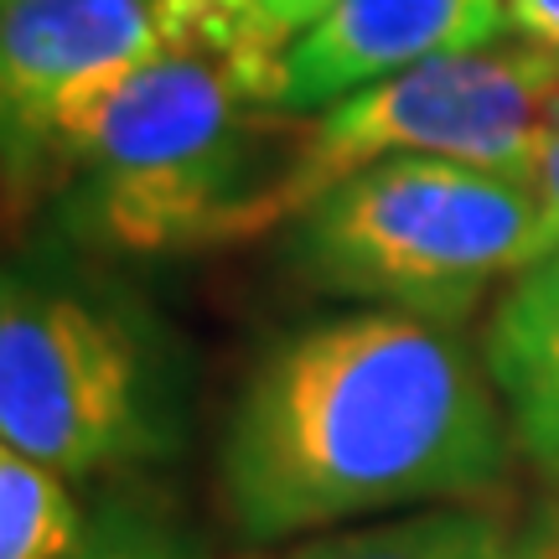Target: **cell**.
<instances>
[{"label":"cell","instance_id":"12","mask_svg":"<svg viewBox=\"0 0 559 559\" xmlns=\"http://www.w3.org/2000/svg\"><path fill=\"white\" fill-rule=\"evenodd\" d=\"M73 559H202V555L187 549L181 539H171V534H160V528H145V523H109V528H94Z\"/></svg>","mask_w":559,"mask_h":559},{"label":"cell","instance_id":"6","mask_svg":"<svg viewBox=\"0 0 559 559\" xmlns=\"http://www.w3.org/2000/svg\"><path fill=\"white\" fill-rule=\"evenodd\" d=\"M166 47L151 0H0L5 171L26 177L62 115Z\"/></svg>","mask_w":559,"mask_h":559},{"label":"cell","instance_id":"2","mask_svg":"<svg viewBox=\"0 0 559 559\" xmlns=\"http://www.w3.org/2000/svg\"><path fill=\"white\" fill-rule=\"evenodd\" d=\"M290 140L296 115L249 104L213 62L160 47L62 115L11 198L47 177L73 228L120 254L239 243Z\"/></svg>","mask_w":559,"mask_h":559},{"label":"cell","instance_id":"8","mask_svg":"<svg viewBox=\"0 0 559 559\" xmlns=\"http://www.w3.org/2000/svg\"><path fill=\"white\" fill-rule=\"evenodd\" d=\"M481 358L519 456L544 477H559V249L508 280L481 332Z\"/></svg>","mask_w":559,"mask_h":559},{"label":"cell","instance_id":"3","mask_svg":"<svg viewBox=\"0 0 559 559\" xmlns=\"http://www.w3.org/2000/svg\"><path fill=\"white\" fill-rule=\"evenodd\" d=\"M285 228V260L311 290L451 326L528 270L539 192L519 171L400 156L326 187Z\"/></svg>","mask_w":559,"mask_h":559},{"label":"cell","instance_id":"9","mask_svg":"<svg viewBox=\"0 0 559 559\" xmlns=\"http://www.w3.org/2000/svg\"><path fill=\"white\" fill-rule=\"evenodd\" d=\"M249 559H559V534L508 502H436L275 544Z\"/></svg>","mask_w":559,"mask_h":559},{"label":"cell","instance_id":"1","mask_svg":"<svg viewBox=\"0 0 559 559\" xmlns=\"http://www.w3.org/2000/svg\"><path fill=\"white\" fill-rule=\"evenodd\" d=\"M519 451L487 358L445 321L353 306L254 362L218 445V498L243 544L472 502Z\"/></svg>","mask_w":559,"mask_h":559},{"label":"cell","instance_id":"5","mask_svg":"<svg viewBox=\"0 0 559 559\" xmlns=\"http://www.w3.org/2000/svg\"><path fill=\"white\" fill-rule=\"evenodd\" d=\"M0 440L62 477L160 456L166 400L135 321L47 280H5Z\"/></svg>","mask_w":559,"mask_h":559},{"label":"cell","instance_id":"14","mask_svg":"<svg viewBox=\"0 0 559 559\" xmlns=\"http://www.w3.org/2000/svg\"><path fill=\"white\" fill-rule=\"evenodd\" d=\"M508 32H519L528 47H539L559 62V0H502Z\"/></svg>","mask_w":559,"mask_h":559},{"label":"cell","instance_id":"7","mask_svg":"<svg viewBox=\"0 0 559 559\" xmlns=\"http://www.w3.org/2000/svg\"><path fill=\"white\" fill-rule=\"evenodd\" d=\"M508 32L502 0H342L280 62L275 109L317 115L430 58L477 52Z\"/></svg>","mask_w":559,"mask_h":559},{"label":"cell","instance_id":"10","mask_svg":"<svg viewBox=\"0 0 559 559\" xmlns=\"http://www.w3.org/2000/svg\"><path fill=\"white\" fill-rule=\"evenodd\" d=\"M342 0H151L171 52L213 62L249 104L275 109L280 62Z\"/></svg>","mask_w":559,"mask_h":559},{"label":"cell","instance_id":"4","mask_svg":"<svg viewBox=\"0 0 559 559\" xmlns=\"http://www.w3.org/2000/svg\"><path fill=\"white\" fill-rule=\"evenodd\" d=\"M559 104V62L528 41H492L368 83L317 115H296L280 181L249 218V239L285 228L311 202L379 160L430 156L534 177Z\"/></svg>","mask_w":559,"mask_h":559},{"label":"cell","instance_id":"13","mask_svg":"<svg viewBox=\"0 0 559 559\" xmlns=\"http://www.w3.org/2000/svg\"><path fill=\"white\" fill-rule=\"evenodd\" d=\"M534 192H539L534 260H544V254L559 249V104H555V115H549V140H544V151H539V166H534Z\"/></svg>","mask_w":559,"mask_h":559},{"label":"cell","instance_id":"11","mask_svg":"<svg viewBox=\"0 0 559 559\" xmlns=\"http://www.w3.org/2000/svg\"><path fill=\"white\" fill-rule=\"evenodd\" d=\"M83 539L68 477L21 451H0V559H73Z\"/></svg>","mask_w":559,"mask_h":559}]
</instances>
